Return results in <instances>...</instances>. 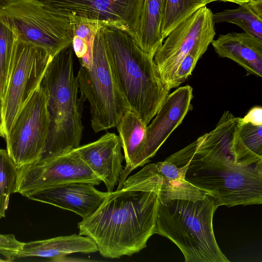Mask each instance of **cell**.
<instances>
[{"label":"cell","mask_w":262,"mask_h":262,"mask_svg":"<svg viewBox=\"0 0 262 262\" xmlns=\"http://www.w3.org/2000/svg\"><path fill=\"white\" fill-rule=\"evenodd\" d=\"M239 135L246 147L254 155L262 159V125L243 123Z\"/></svg>","instance_id":"cell-25"},{"label":"cell","mask_w":262,"mask_h":262,"mask_svg":"<svg viewBox=\"0 0 262 262\" xmlns=\"http://www.w3.org/2000/svg\"><path fill=\"white\" fill-rule=\"evenodd\" d=\"M0 20L17 37L44 49L53 58L72 44L69 15L41 0H12L0 9Z\"/></svg>","instance_id":"cell-7"},{"label":"cell","mask_w":262,"mask_h":262,"mask_svg":"<svg viewBox=\"0 0 262 262\" xmlns=\"http://www.w3.org/2000/svg\"><path fill=\"white\" fill-rule=\"evenodd\" d=\"M214 24L226 22L262 39V0H251L233 9L213 13Z\"/></svg>","instance_id":"cell-21"},{"label":"cell","mask_w":262,"mask_h":262,"mask_svg":"<svg viewBox=\"0 0 262 262\" xmlns=\"http://www.w3.org/2000/svg\"><path fill=\"white\" fill-rule=\"evenodd\" d=\"M8 261L7 260H4L0 258V262Z\"/></svg>","instance_id":"cell-32"},{"label":"cell","mask_w":262,"mask_h":262,"mask_svg":"<svg viewBox=\"0 0 262 262\" xmlns=\"http://www.w3.org/2000/svg\"><path fill=\"white\" fill-rule=\"evenodd\" d=\"M97 251V246L91 238L74 234L25 243L17 258L37 256L59 261L70 254H87Z\"/></svg>","instance_id":"cell-18"},{"label":"cell","mask_w":262,"mask_h":262,"mask_svg":"<svg viewBox=\"0 0 262 262\" xmlns=\"http://www.w3.org/2000/svg\"><path fill=\"white\" fill-rule=\"evenodd\" d=\"M162 0H144L135 40L144 52L154 57L164 39L161 33Z\"/></svg>","instance_id":"cell-19"},{"label":"cell","mask_w":262,"mask_h":262,"mask_svg":"<svg viewBox=\"0 0 262 262\" xmlns=\"http://www.w3.org/2000/svg\"><path fill=\"white\" fill-rule=\"evenodd\" d=\"M161 182L155 163L146 165L121 189L108 192L99 208L78 223L79 234L91 238L105 258L139 252L155 234Z\"/></svg>","instance_id":"cell-2"},{"label":"cell","mask_w":262,"mask_h":262,"mask_svg":"<svg viewBox=\"0 0 262 262\" xmlns=\"http://www.w3.org/2000/svg\"><path fill=\"white\" fill-rule=\"evenodd\" d=\"M17 169L15 193L25 197L39 191L71 183L84 182L98 185L102 182L75 149Z\"/></svg>","instance_id":"cell-11"},{"label":"cell","mask_w":262,"mask_h":262,"mask_svg":"<svg viewBox=\"0 0 262 262\" xmlns=\"http://www.w3.org/2000/svg\"><path fill=\"white\" fill-rule=\"evenodd\" d=\"M107 193L91 183L75 182L39 191L26 198L70 210L84 219L99 208Z\"/></svg>","instance_id":"cell-15"},{"label":"cell","mask_w":262,"mask_h":262,"mask_svg":"<svg viewBox=\"0 0 262 262\" xmlns=\"http://www.w3.org/2000/svg\"><path fill=\"white\" fill-rule=\"evenodd\" d=\"M119 136L107 133L96 141L79 146L75 150L90 169L105 184L107 192L118 185L124 159Z\"/></svg>","instance_id":"cell-14"},{"label":"cell","mask_w":262,"mask_h":262,"mask_svg":"<svg viewBox=\"0 0 262 262\" xmlns=\"http://www.w3.org/2000/svg\"><path fill=\"white\" fill-rule=\"evenodd\" d=\"M72 44L50 62L40 83L47 98L50 125L39 162L58 156L80 146L83 127L82 113L84 98L73 70Z\"/></svg>","instance_id":"cell-4"},{"label":"cell","mask_w":262,"mask_h":262,"mask_svg":"<svg viewBox=\"0 0 262 262\" xmlns=\"http://www.w3.org/2000/svg\"><path fill=\"white\" fill-rule=\"evenodd\" d=\"M213 12L206 6L174 28L166 37L154 57L162 78L170 87L176 69L189 53H205L215 35Z\"/></svg>","instance_id":"cell-10"},{"label":"cell","mask_w":262,"mask_h":262,"mask_svg":"<svg viewBox=\"0 0 262 262\" xmlns=\"http://www.w3.org/2000/svg\"><path fill=\"white\" fill-rule=\"evenodd\" d=\"M159 174L162 178L161 187L158 192L160 204H164L174 199L195 201L204 199L208 194L186 181L184 174L173 164L163 166Z\"/></svg>","instance_id":"cell-20"},{"label":"cell","mask_w":262,"mask_h":262,"mask_svg":"<svg viewBox=\"0 0 262 262\" xmlns=\"http://www.w3.org/2000/svg\"><path fill=\"white\" fill-rule=\"evenodd\" d=\"M76 77L81 95L90 103L94 131L116 127L130 108L117 81L101 28L94 39L92 66H81Z\"/></svg>","instance_id":"cell-6"},{"label":"cell","mask_w":262,"mask_h":262,"mask_svg":"<svg viewBox=\"0 0 262 262\" xmlns=\"http://www.w3.org/2000/svg\"><path fill=\"white\" fill-rule=\"evenodd\" d=\"M147 126L138 114L129 110L116 127L126 162L117 189L122 188L133 170L145 165L143 154Z\"/></svg>","instance_id":"cell-17"},{"label":"cell","mask_w":262,"mask_h":262,"mask_svg":"<svg viewBox=\"0 0 262 262\" xmlns=\"http://www.w3.org/2000/svg\"><path fill=\"white\" fill-rule=\"evenodd\" d=\"M194 50L187 54L181 61L175 72L170 89L177 88L191 75L198 60L204 54Z\"/></svg>","instance_id":"cell-26"},{"label":"cell","mask_w":262,"mask_h":262,"mask_svg":"<svg viewBox=\"0 0 262 262\" xmlns=\"http://www.w3.org/2000/svg\"><path fill=\"white\" fill-rule=\"evenodd\" d=\"M49 125L47 96L39 85L17 114L5 138L8 154L17 169L40 158Z\"/></svg>","instance_id":"cell-9"},{"label":"cell","mask_w":262,"mask_h":262,"mask_svg":"<svg viewBox=\"0 0 262 262\" xmlns=\"http://www.w3.org/2000/svg\"><path fill=\"white\" fill-rule=\"evenodd\" d=\"M242 118L225 111L215 128L165 160L177 166L186 181L206 191L219 206L262 203V163L236 161Z\"/></svg>","instance_id":"cell-1"},{"label":"cell","mask_w":262,"mask_h":262,"mask_svg":"<svg viewBox=\"0 0 262 262\" xmlns=\"http://www.w3.org/2000/svg\"><path fill=\"white\" fill-rule=\"evenodd\" d=\"M215 52L229 58L246 71V75L262 77V39L246 32L220 35L211 42Z\"/></svg>","instance_id":"cell-16"},{"label":"cell","mask_w":262,"mask_h":262,"mask_svg":"<svg viewBox=\"0 0 262 262\" xmlns=\"http://www.w3.org/2000/svg\"><path fill=\"white\" fill-rule=\"evenodd\" d=\"M219 207L209 194L195 201L174 199L159 203L155 234L174 243L185 262H229L218 246L213 229V216Z\"/></svg>","instance_id":"cell-5"},{"label":"cell","mask_w":262,"mask_h":262,"mask_svg":"<svg viewBox=\"0 0 262 262\" xmlns=\"http://www.w3.org/2000/svg\"><path fill=\"white\" fill-rule=\"evenodd\" d=\"M74 36L84 39L93 47L95 36L102 25L75 15H69Z\"/></svg>","instance_id":"cell-27"},{"label":"cell","mask_w":262,"mask_h":262,"mask_svg":"<svg viewBox=\"0 0 262 262\" xmlns=\"http://www.w3.org/2000/svg\"><path fill=\"white\" fill-rule=\"evenodd\" d=\"M193 89L189 85L177 88L167 96L151 123L147 126L143 159L150 161L171 133L192 110Z\"/></svg>","instance_id":"cell-13"},{"label":"cell","mask_w":262,"mask_h":262,"mask_svg":"<svg viewBox=\"0 0 262 262\" xmlns=\"http://www.w3.org/2000/svg\"><path fill=\"white\" fill-rule=\"evenodd\" d=\"M118 85L130 110L147 125L170 90L163 80L154 57L137 45L127 32L108 25L101 27Z\"/></svg>","instance_id":"cell-3"},{"label":"cell","mask_w":262,"mask_h":262,"mask_svg":"<svg viewBox=\"0 0 262 262\" xmlns=\"http://www.w3.org/2000/svg\"><path fill=\"white\" fill-rule=\"evenodd\" d=\"M24 243L18 241L13 234H0V254L8 261H12L17 258Z\"/></svg>","instance_id":"cell-28"},{"label":"cell","mask_w":262,"mask_h":262,"mask_svg":"<svg viewBox=\"0 0 262 262\" xmlns=\"http://www.w3.org/2000/svg\"><path fill=\"white\" fill-rule=\"evenodd\" d=\"M16 35L0 20V101L8 83L12 68Z\"/></svg>","instance_id":"cell-24"},{"label":"cell","mask_w":262,"mask_h":262,"mask_svg":"<svg viewBox=\"0 0 262 262\" xmlns=\"http://www.w3.org/2000/svg\"><path fill=\"white\" fill-rule=\"evenodd\" d=\"M61 12L123 30L135 38L144 0H41Z\"/></svg>","instance_id":"cell-12"},{"label":"cell","mask_w":262,"mask_h":262,"mask_svg":"<svg viewBox=\"0 0 262 262\" xmlns=\"http://www.w3.org/2000/svg\"><path fill=\"white\" fill-rule=\"evenodd\" d=\"M18 169L7 150L0 149V218L6 216L10 195L15 193Z\"/></svg>","instance_id":"cell-23"},{"label":"cell","mask_w":262,"mask_h":262,"mask_svg":"<svg viewBox=\"0 0 262 262\" xmlns=\"http://www.w3.org/2000/svg\"><path fill=\"white\" fill-rule=\"evenodd\" d=\"M52 58L44 49L16 36L11 73L0 101L1 137L6 138L17 114L40 85Z\"/></svg>","instance_id":"cell-8"},{"label":"cell","mask_w":262,"mask_h":262,"mask_svg":"<svg viewBox=\"0 0 262 262\" xmlns=\"http://www.w3.org/2000/svg\"><path fill=\"white\" fill-rule=\"evenodd\" d=\"M161 33L163 39L200 8L210 3L206 0H162Z\"/></svg>","instance_id":"cell-22"},{"label":"cell","mask_w":262,"mask_h":262,"mask_svg":"<svg viewBox=\"0 0 262 262\" xmlns=\"http://www.w3.org/2000/svg\"><path fill=\"white\" fill-rule=\"evenodd\" d=\"M209 3L214 2V1H222V2H231L233 3L236 4H238L239 5H241L244 3H245L246 2H248L251 0H206Z\"/></svg>","instance_id":"cell-30"},{"label":"cell","mask_w":262,"mask_h":262,"mask_svg":"<svg viewBox=\"0 0 262 262\" xmlns=\"http://www.w3.org/2000/svg\"><path fill=\"white\" fill-rule=\"evenodd\" d=\"M242 119L244 123L262 125V107L260 106L252 107Z\"/></svg>","instance_id":"cell-29"},{"label":"cell","mask_w":262,"mask_h":262,"mask_svg":"<svg viewBox=\"0 0 262 262\" xmlns=\"http://www.w3.org/2000/svg\"><path fill=\"white\" fill-rule=\"evenodd\" d=\"M12 0H0V9L6 7L8 5Z\"/></svg>","instance_id":"cell-31"}]
</instances>
